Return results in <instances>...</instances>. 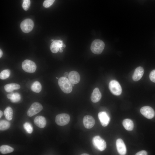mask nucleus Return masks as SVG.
<instances>
[{
  "instance_id": "obj_26",
  "label": "nucleus",
  "mask_w": 155,
  "mask_h": 155,
  "mask_svg": "<svg viewBox=\"0 0 155 155\" xmlns=\"http://www.w3.org/2000/svg\"><path fill=\"white\" fill-rule=\"evenodd\" d=\"M24 129L27 133H31L33 131V127L31 124L28 122H25L23 125Z\"/></svg>"
},
{
  "instance_id": "obj_27",
  "label": "nucleus",
  "mask_w": 155,
  "mask_h": 155,
  "mask_svg": "<svg viewBox=\"0 0 155 155\" xmlns=\"http://www.w3.org/2000/svg\"><path fill=\"white\" fill-rule=\"evenodd\" d=\"M22 6L24 10H27L29 8L30 4V0H25L23 1Z\"/></svg>"
},
{
  "instance_id": "obj_10",
  "label": "nucleus",
  "mask_w": 155,
  "mask_h": 155,
  "mask_svg": "<svg viewBox=\"0 0 155 155\" xmlns=\"http://www.w3.org/2000/svg\"><path fill=\"white\" fill-rule=\"evenodd\" d=\"M98 116L102 125L104 127L107 126L110 122V118L106 113L104 111L100 112Z\"/></svg>"
},
{
  "instance_id": "obj_2",
  "label": "nucleus",
  "mask_w": 155,
  "mask_h": 155,
  "mask_svg": "<svg viewBox=\"0 0 155 155\" xmlns=\"http://www.w3.org/2000/svg\"><path fill=\"white\" fill-rule=\"evenodd\" d=\"M105 46L104 42L101 40L96 39L92 43L90 49L92 52L96 54H99L103 51Z\"/></svg>"
},
{
  "instance_id": "obj_16",
  "label": "nucleus",
  "mask_w": 155,
  "mask_h": 155,
  "mask_svg": "<svg viewBox=\"0 0 155 155\" xmlns=\"http://www.w3.org/2000/svg\"><path fill=\"white\" fill-rule=\"evenodd\" d=\"M35 125L40 128H43L46 126V120L45 118L42 116H36L34 119Z\"/></svg>"
},
{
  "instance_id": "obj_25",
  "label": "nucleus",
  "mask_w": 155,
  "mask_h": 155,
  "mask_svg": "<svg viewBox=\"0 0 155 155\" xmlns=\"http://www.w3.org/2000/svg\"><path fill=\"white\" fill-rule=\"evenodd\" d=\"M10 75V71L9 69H6L2 71L0 73V78L2 80H5L8 78Z\"/></svg>"
},
{
  "instance_id": "obj_11",
  "label": "nucleus",
  "mask_w": 155,
  "mask_h": 155,
  "mask_svg": "<svg viewBox=\"0 0 155 155\" xmlns=\"http://www.w3.org/2000/svg\"><path fill=\"white\" fill-rule=\"evenodd\" d=\"M116 146L117 151L120 155H124L126 154V146L122 139L119 138L117 140Z\"/></svg>"
},
{
  "instance_id": "obj_22",
  "label": "nucleus",
  "mask_w": 155,
  "mask_h": 155,
  "mask_svg": "<svg viewBox=\"0 0 155 155\" xmlns=\"http://www.w3.org/2000/svg\"><path fill=\"white\" fill-rule=\"evenodd\" d=\"M31 90L36 93H39L41 90L42 86L40 83L38 81L34 82L31 86Z\"/></svg>"
},
{
  "instance_id": "obj_3",
  "label": "nucleus",
  "mask_w": 155,
  "mask_h": 155,
  "mask_svg": "<svg viewBox=\"0 0 155 155\" xmlns=\"http://www.w3.org/2000/svg\"><path fill=\"white\" fill-rule=\"evenodd\" d=\"M92 143L95 148L101 151L104 150L106 147V142L99 136H96L93 137Z\"/></svg>"
},
{
  "instance_id": "obj_15",
  "label": "nucleus",
  "mask_w": 155,
  "mask_h": 155,
  "mask_svg": "<svg viewBox=\"0 0 155 155\" xmlns=\"http://www.w3.org/2000/svg\"><path fill=\"white\" fill-rule=\"evenodd\" d=\"M144 72L143 68L141 66L137 67L135 70L132 76L133 81H137L139 80L143 76Z\"/></svg>"
},
{
  "instance_id": "obj_5",
  "label": "nucleus",
  "mask_w": 155,
  "mask_h": 155,
  "mask_svg": "<svg viewBox=\"0 0 155 155\" xmlns=\"http://www.w3.org/2000/svg\"><path fill=\"white\" fill-rule=\"evenodd\" d=\"M22 67L24 71L28 73H32L36 71V66L33 61L30 60L26 59L22 62Z\"/></svg>"
},
{
  "instance_id": "obj_34",
  "label": "nucleus",
  "mask_w": 155,
  "mask_h": 155,
  "mask_svg": "<svg viewBox=\"0 0 155 155\" xmlns=\"http://www.w3.org/2000/svg\"><path fill=\"white\" fill-rule=\"evenodd\" d=\"M62 49H63V48H60V49L59 51L61 53L62 52H63V51Z\"/></svg>"
},
{
  "instance_id": "obj_39",
  "label": "nucleus",
  "mask_w": 155,
  "mask_h": 155,
  "mask_svg": "<svg viewBox=\"0 0 155 155\" xmlns=\"http://www.w3.org/2000/svg\"><path fill=\"white\" fill-rule=\"evenodd\" d=\"M56 79H59V78L57 77H56Z\"/></svg>"
},
{
  "instance_id": "obj_31",
  "label": "nucleus",
  "mask_w": 155,
  "mask_h": 155,
  "mask_svg": "<svg viewBox=\"0 0 155 155\" xmlns=\"http://www.w3.org/2000/svg\"><path fill=\"white\" fill-rule=\"evenodd\" d=\"M64 77L66 78H67L69 74L68 72H66L64 73L63 74Z\"/></svg>"
},
{
  "instance_id": "obj_18",
  "label": "nucleus",
  "mask_w": 155,
  "mask_h": 155,
  "mask_svg": "<svg viewBox=\"0 0 155 155\" xmlns=\"http://www.w3.org/2000/svg\"><path fill=\"white\" fill-rule=\"evenodd\" d=\"M20 88V86L17 84L12 83L5 85L4 88L7 92H11L14 90H18Z\"/></svg>"
},
{
  "instance_id": "obj_23",
  "label": "nucleus",
  "mask_w": 155,
  "mask_h": 155,
  "mask_svg": "<svg viewBox=\"0 0 155 155\" xmlns=\"http://www.w3.org/2000/svg\"><path fill=\"white\" fill-rule=\"evenodd\" d=\"M14 149L7 145H3L0 147V151L3 154H6L13 152Z\"/></svg>"
},
{
  "instance_id": "obj_35",
  "label": "nucleus",
  "mask_w": 155,
  "mask_h": 155,
  "mask_svg": "<svg viewBox=\"0 0 155 155\" xmlns=\"http://www.w3.org/2000/svg\"><path fill=\"white\" fill-rule=\"evenodd\" d=\"M81 155H89L88 154L84 153V154H81Z\"/></svg>"
},
{
  "instance_id": "obj_17",
  "label": "nucleus",
  "mask_w": 155,
  "mask_h": 155,
  "mask_svg": "<svg viewBox=\"0 0 155 155\" xmlns=\"http://www.w3.org/2000/svg\"><path fill=\"white\" fill-rule=\"evenodd\" d=\"M101 96V94L99 88H96L94 90L91 94V100L94 103L97 102L100 100Z\"/></svg>"
},
{
  "instance_id": "obj_21",
  "label": "nucleus",
  "mask_w": 155,
  "mask_h": 155,
  "mask_svg": "<svg viewBox=\"0 0 155 155\" xmlns=\"http://www.w3.org/2000/svg\"><path fill=\"white\" fill-rule=\"evenodd\" d=\"M4 114L5 118L8 121L12 120L13 116V110L9 106L7 107L4 111Z\"/></svg>"
},
{
  "instance_id": "obj_37",
  "label": "nucleus",
  "mask_w": 155,
  "mask_h": 155,
  "mask_svg": "<svg viewBox=\"0 0 155 155\" xmlns=\"http://www.w3.org/2000/svg\"><path fill=\"white\" fill-rule=\"evenodd\" d=\"M54 40H53V39H51V41H52V42H53Z\"/></svg>"
},
{
  "instance_id": "obj_9",
  "label": "nucleus",
  "mask_w": 155,
  "mask_h": 155,
  "mask_svg": "<svg viewBox=\"0 0 155 155\" xmlns=\"http://www.w3.org/2000/svg\"><path fill=\"white\" fill-rule=\"evenodd\" d=\"M141 113L146 118L150 119L153 118L155 115V112L154 109L149 106H144L140 109Z\"/></svg>"
},
{
  "instance_id": "obj_4",
  "label": "nucleus",
  "mask_w": 155,
  "mask_h": 155,
  "mask_svg": "<svg viewBox=\"0 0 155 155\" xmlns=\"http://www.w3.org/2000/svg\"><path fill=\"white\" fill-rule=\"evenodd\" d=\"M109 87L110 91L113 94L119 96L121 94L122 88L117 81L114 80L111 81L109 83Z\"/></svg>"
},
{
  "instance_id": "obj_29",
  "label": "nucleus",
  "mask_w": 155,
  "mask_h": 155,
  "mask_svg": "<svg viewBox=\"0 0 155 155\" xmlns=\"http://www.w3.org/2000/svg\"><path fill=\"white\" fill-rule=\"evenodd\" d=\"M149 78L152 82L155 83V69L150 72L149 75Z\"/></svg>"
},
{
  "instance_id": "obj_28",
  "label": "nucleus",
  "mask_w": 155,
  "mask_h": 155,
  "mask_svg": "<svg viewBox=\"0 0 155 155\" xmlns=\"http://www.w3.org/2000/svg\"><path fill=\"white\" fill-rule=\"evenodd\" d=\"M55 0H45L43 3V6L48 8L51 6L54 2Z\"/></svg>"
},
{
  "instance_id": "obj_24",
  "label": "nucleus",
  "mask_w": 155,
  "mask_h": 155,
  "mask_svg": "<svg viewBox=\"0 0 155 155\" xmlns=\"http://www.w3.org/2000/svg\"><path fill=\"white\" fill-rule=\"evenodd\" d=\"M10 123L5 120H1L0 121V129L4 131L8 129L10 127Z\"/></svg>"
},
{
  "instance_id": "obj_13",
  "label": "nucleus",
  "mask_w": 155,
  "mask_h": 155,
  "mask_svg": "<svg viewBox=\"0 0 155 155\" xmlns=\"http://www.w3.org/2000/svg\"><path fill=\"white\" fill-rule=\"evenodd\" d=\"M63 41L56 40H54L51 44L50 49L51 51L53 53H57L60 48H63Z\"/></svg>"
},
{
  "instance_id": "obj_12",
  "label": "nucleus",
  "mask_w": 155,
  "mask_h": 155,
  "mask_svg": "<svg viewBox=\"0 0 155 155\" xmlns=\"http://www.w3.org/2000/svg\"><path fill=\"white\" fill-rule=\"evenodd\" d=\"M83 123L85 127L87 129H90L94 125L95 121L94 118L89 115L85 116L83 119Z\"/></svg>"
},
{
  "instance_id": "obj_36",
  "label": "nucleus",
  "mask_w": 155,
  "mask_h": 155,
  "mask_svg": "<svg viewBox=\"0 0 155 155\" xmlns=\"http://www.w3.org/2000/svg\"><path fill=\"white\" fill-rule=\"evenodd\" d=\"M66 46V45L65 44H63V47H65Z\"/></svg>"
},
{
  "instance_id": "obj_14",
  "label": "nucleus",
  "mask_w": 155,
  "mask_h": 155,
  "mask_svg": "<svg viewBox=\"0 0 155 155\" xmlns=\"http://www.w3.org/2000/svg\"><path fill=\"white\" fill-rule=\"evenodd\" d=\"M68 78V79L72 84H78L80 80V74L77 72L75 71H72L69 72Z\"/></svg>"
},
{
  "instance_id": "obj_40",
  "label": "nucleus",
  "mask_w": 155,
  "mask_h": 155,
  "mask_svg": "<svg viewBox=\"0 0 155 155\" xmlns=\"http://www.w3.org/2000/svg\"><path fill=\"white\" fill-rule=\"evenodd\" d=\"M23 1L25 0H23Z\"/></svg>"
},
{
  "instance_id": "obj_1",
  "label": "nucleus",
  "mask_w": 155,
  "mask_h": 155,
  "mask_svg": "<svg viewBox=\"0 0 155 155\" xmlns=\"http://www.w3.org/2000/svg\"><path fill=\"white\" fill-rule=\"evenodd\" d=\"M58 84L62 91L64 93L68 94L72 91V84L67 78L64 76L60 78L58 80Z\"/></svg>"
},
{
  "instance_id": "obj_19",
  "label": "nucleus",
  "mask_w": 155,
  "mask_h": 155,
  "mask_svg": "<svg viewBox=\"0 0 155 155\" xmlns=\"http://www.w3.org/2000/svg\"><path fill=\"white\" fill-rule=\"evenodd\" d=\"M7 98L10 100L13 103L17 102L20 101L21 98L20 94L18 93L12 92L7 95Z\"/></svg>"
},
{
  "instance_id": "obj_7",
  "label": "nucleus",
  "mask_w": 155,
  "mask_h": 155,
  "mask_svg": "<svg viewBox=\"0 0 155 155\" xmlns=\"http://www.w3.org/2000/svg\"><path fill=\"white\" fill-rule=\"evenodd\" d=\"M43 107L41 104L38 102L33 103L28 109L27 114L28 116L31 117L41 111Z\"/></svg>"
},
{
  "instance_id": "obj_6",
  "label": "nucleus",
  "mask_w": 155,
  "mask_h": 155,
  "mask_svg": "<svg viewBox=\"0 0 155 155\" xmlns=\"http://www.w3.org/2000/svg\"><path fill=\"white\" fill-rule=\"evenodd\" d=\"M70 120L69 115L66 113L57 115L56 117L55 121L58 125L63 126L68 124Z\"/></svg>"
},
{
  "instance_id": "obj_32",
  "label": "nucleus",
  "mask_w": 155,
  "mask_h": 155,
  "mask_svg": "<svg viewBox=\"0 0 155 155\" xmlns=\"http://www.w3.org/2000/svg\"><path fill=\"white\" fill-rule=\"evenodd\" d=\"M3 54V52L1 49H0V57L1 58Z\"/></svg>"
},
{
  "instance_id": "obj_8",
  "label": "nucleus",
  "mask_w": 155,
  "mask_h": 155,
  "mask_svg": "<svg viewBox=\"0 0 155 155\" xmlns=\"http://www.w3.org/2000/svg\"><path fill=\"white\" fill-rule=\"evenodd\" d=\"M34 26L33 22L30 19H27L24 20L20 24V27L22 30L25 33H28L31 31Z\"/></svg>"
},
{
  "instance_id": "obj_20",
  "label": "nucleus",
  "mask_w": 155,
  "mask_h": 155,
  "mask_svg": "<svg viewBox=\"0 0 155 155\" xmlns=\"http://www.w3.org/2000/svg\"><path fill=\"white\" fill-rule=\"evenodd\" d=\"M122 123L124 127L127 130L131 131L133 129L134 124L131 119H125L123 121Z\"/></svg>"
},
{
  "instance_id": "obj_33",
  "label": "nucleus",
  "mask_w": 155,
  "mask_h": 155,
  "mask_svg": "<svg viewBox=\"0 0 155 155\" xmlns=\"http://www.w3.org/2000/svg\"><path fill=\"white\" fill-rule=\"evenodd\" d=\"M3 115V113L2 111H0V118H1Z\"/></svg>"
},
{
  "instance_id": "obj_30",
  "label": "nucleus",
  "mask_w": 155,
  "mask_h": 155,
  "mask_svg": "<svg viewBox=\"0 0 155 155\" xmlns=\"http://www.w3.org/2000/svg\"><path fill=\"white\" fill-rule=\"evenodd\" d=\"M136 155H147V153L145 150H143L140 151L135 154Z\"/></svg>"
},
{
  "instance_id": "obj_38",
  "label": "nucleus",
  "mask_w": 155,
  "mask_h": 155,
  "mask_svg": "<svg viewBox=\"0 0 155 155\" xmlns=\"http://www.w3.org/2000/svg\"><path fill=\"white\" fill-rule=\"evenodd\" d=\"M74 84H72V86H74Z\"/></svg>"
}]
</instances>
